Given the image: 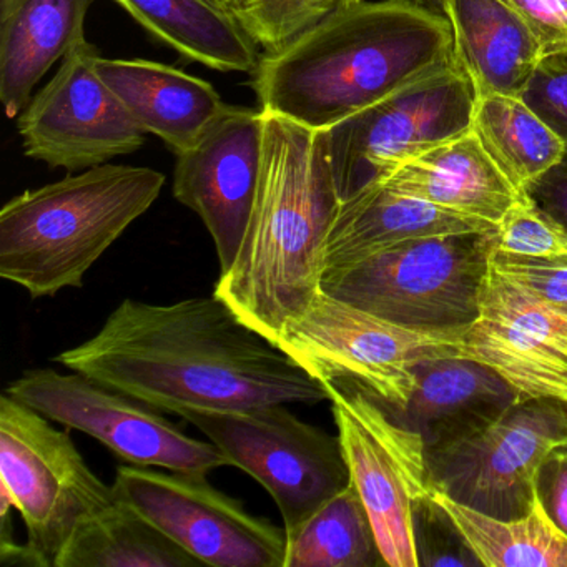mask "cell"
<instances>
[{"label":"cell","instance_id":"obj_18","mask_svg":"<svg viewBox=\"0 0 567 567\" xmlns=\"http://www.w3.org/2000/svg\"><path fill=\"white\" fill-rule=\"evenodd\" d=\"M95 71L145 134L175 155L194 147L227 104L214 85L144 59H95Z\"/></svg>","mask_w":567,"mask_h":567},{"label":"cell","instance_id":"obj_14","mask_svg":"<svg viewBox=\"0 0 567 567\" xmlns=\"http://www.w3.org/2000/svg\"><path fill=\"white\" fill-rule=\"evenodd\" d=\"M99 51L84 41L18 117L28 157L51 168L87 171L131 155L145 132L95 71Z\"/></svg>","mask_w":567,"mask_h":567},{"label":"cell","instance_id":"obj_6","mask_svg":"<svg viewBox=\"0 0 567 567\" xmlns=\"http://www.w3.org/2000/svg\"><path fill=\"white\" fill-rule=\"evenodd\" d=\"M0 486L24 520L28 543L0 550L2 564L58 567L78 530L117 501L68 431L8 393L0 398Z\"/></svg>","mask_w":567,"mask_h":567},{"label":"cell","instance_id":"obj_28","mask_svg":"<svg viewBox=\"0 0 567 567\" xmlns=\"http://www.w3.org/2000/svg\"><path fill=\"white\" fill-rule=\"evenodd\" d=\"M358 2L361 0H231L228 9L260 51L275 54Z\"/></svg>","mask_w":567,"mask_h":567},{"label":"cell","instance_id":"obj_4","mask_svg":"<svg viewBox=\"0 0 567 567\" xmlns=\"http://www.w3.org/2000/svg\"><path fill=\"white\" fill-rule=\"evenodd\" d=\"M165 175L104 164L9 200L0 210V277L32 300L84 287L87 271L147 214Z\"/></svg>","mask_w":567,"mask_h":567},{"label":"cell","instance_id":"obj_2","mask_svg":"<svg viewBox=\"0 0 567 567\" xmlns=\"http://www.w3.org/2000/svg\"><path fill=\"white\" fill-rule=\"evenodd\" d=\"M456 64L450 22L411 0H361L265 54L251 87L265 114L321 132Z\"/></svg>","mask_w":567,"mask_h":567},{"label":"cell","instance_id":"obj_19","mask_svg":"<svg viewBox=\"0 0 567 567\" xmlns=\"http://www.w3.org/2000/svg\"><path fill=\"white\" fill-rule=\"evenodd\" d=\"M497 225L446 210L373 182L341 202L327 241V268L348 267L416 238L480 234Z\"/></svg>","mask_w":567,"mask_h":567},{"label":"cell","instance_id":"obj_31","mask_svg":"<svg viewBox=\"0 0 567 567\" xmlns=\"http://www.w3.org/2000/svg\"><path fill=\"white\" fill-rule=\"evenodd\" d=\"M491 265L567 321V257L529 258L493 250Z\"/></svg>","mask_w":567,"mask_h":567},{"label":"cell","instance_id":"obj_22","mask_svg":"<svg viewBox=\"0 0 567 567\" xmlns=\"http://www.w3.org/2000/svg\"><path fill=\"white\" fill-rule=\"evenodd\" d=\"M457 64L476 95L519 97L543 59L536 35L511 0H454Z\"/></svg>","mask_w":567,"mask_h":567},{"label":"cell","instance_id":"obj_9","mask_svg":"<svg viewBox=\"0 0 567 567\" xmlns=\"http://www.w3.org/2000/svg\"><path fill=\"white\" fill-rule=\"evenodd\" d=\"M567 443V403L523 398L483 430L426 451L427 486L499 519L529 513L544 460Z\"/></svg>","mask_w":567,"mask_h":567},{"label":"cell","instance_id":"obj_10","mask_svg":"<svg viewBox=\"0 0 567 567\" xmlns=\"http://www.w3.org/2000/svg\"><path fill=\"white\" fill-rule=\"evenodd\" d=\"M476 91L460 64L324 131L341 202L473 128Z\"/></svg>","mask_w":567,"mask_h":567},{"label":"cell","instance_id":"obj_8","mask_svg":"<svg viewBox=\"0 0 567 567\" xmlns=\"http://www.w3.org/2000/svg\"><path fill=\"white\" fill-rule=\"evenodd\" d=\"M230 461L274 497L287 536L351 483L340 436L305 423L288 404L182 410Z\"/></svg>","mask_w":567,"mask_h":567},{"label":"cell","instance_id":"obj_16","mask_svg":"<svg viewBox=\"0 0 567 567\" xmlns=\"http://www.w3.org/2000/svg\"><path fill=\"white\" fill-rule=\"evenodd\" d=\"M456 354L493 368L524 398L567 403V321L493 265L480 317L461 331Z\"/></svg>","mask_w":567,"mask_h":567},{"label":"cell","instance_id":"obj_35","mask_svg":"<svg viewBox=\"0 0 567 567\" xmlns=\"http://www.w3.org/2000/svg\"><path fill=\"white\" fill-rule=\"evenodd\" d=\"M524 194L567 231V152L556 167L533 182Z\"/></svg>","mask_w":567,"mask_h":567},{"label":"cell","instance_id":"obj_12","mask_svg":"<svg viewBox=\"0 0 567 567\" xmlns=\"http://www.w3.org/2000/svg\"><path fill=\"white\" fill-rule=\"evenodd\" d=\"M115 494L182 549L215 567H285L287 533L202 473L117 467Z\"/></svg>","mask_w":567,"mask_h":567},{"label":"cell","instance_id":"obj_7","mask_svg":"<svg viewBox=\"0 0 567 567\" xmlns=\"http://www.w3.org/2000/svg\"><path fill=\"white\" fill-rule=\"evenodd\" d=\"M457 333L411 330L320 291L288 321L277 347L327 386L358 390L381 406L401 408L414 390V367L456 354Z\"/></svg>","mask_w":567,"mask_h":567},{"label":"cell","instance_id":"obj_21","mask_svg":"<svg viewBox=\"0 0 567 567\" xmlns=\"http://www.w3.org/2000/svg\"><path fill=\"white\" fill-rule=\"evenodd\" d=\"M400 194L497 225L519 198L473 128L381 178Z\"/></svg>","mask_w":567,"mask_h":567},{"label":"cell","instance_id":"obj_1","mask_svg":"<svg viewBox=\"0 0 567 567\" xmlns=\"http://www.w3.org/2000/svg\"><path fill=\"white\" fill-rule=\"evenodd\" d=\"M55 363L175 414L330 401L327 384L217 295L171 305L124 300Z\"/></svg>","mask_w":567,"mask_h":567},{"label":"cell","instance_id":"obj_15","mask_svg":"<svg viewBox=\"0 0 567 567\" xmlns=\"http://www.w3.org/2000/svg\"><path fill=\"white\" fill-rule=\"evenodd\" d=\"M265 114L227 105L200 141L177 154L174 197L198 215L230 271L250 224L260 184Z\"/></svg>","mask_w":567,"mask_h":567},{"label":"cell","instance_id":"obj_32","mask_svg":"<svg viewBox=\"0 0 567 567\" xmlns=\"http://www.w3.org/2000/svg\"><path fill=\"white\" fill-rule=\"evenodd\" d=\"M519 99L556 132L567 152V51L544 54Z\"/></svg>","mask_w":567,"mask_h":567},{"label":"cell","instance_id":"obj_20","mask_svg":"<svg viewBox=\"0 0 567 567\" xmlns=\"http://www.w3.org/2000/svg\"><path fill=\"white\" fill-rule=\"evenodd\" d=\"M95 0H0V102L9 118L28 107L35 85L85 41Z\"/></svg>","mask_w":567,"mask_h":567},{"label":"cell","instance_id":"obj_37","mask_svg":"<svg viewBox=\"0 0 567 567\" xmlns=\"http://www.w3.org/2000/svg\"><path fill=\"white\" fill-rule=\"evenodd\" d=\"M214 2H217V4L225 6V8H228V6L231 4V0H214Z\"/></svg>","mask_w":567,"mask_h":567},{"label":"cell","instance_id":"obj_33","mask_svg":"<svg viewBox=\"0 0 567 567\" xmlns=\"http://www.w3.org/2000/svg\"><path fill=\"white\" fill-rule=\"evenodd\" d=\"M526 19L544 54L567 51V0H511Z\"/></svg>","mask_w":567,"mask_h":567},{"label":"cell","instance_id":"obj_29","mask_svg":"<svg viewBox=\"0 0 567 567\" xmlns=\"http://www.w3.org/2000/svg\"><path fill=\"white\" fill-rule=\"evenodd\" d=\"M494 250L517 257H567V231L523 194L497 224Z\"/></svg>","mask_w":567,"mask_h":567},{"label":"cell","instance_id":"obj_26","mask_svg":"<svg viewBox=\"0 0 567 567\" xmlns=\"http://www.w3.org/2000/svg\"><path fill=\"white\" fill-rule=\"evenodd\" d=\"M200 564L135 507L117 497L112 506L78 530L58 567H192Z\"/></svg>","mask_w":567,"mask_h":567},{"label":"cell","instance_id":"obj_17","mask_svg":"<svg viewBox=\"0 0 567 567\" xmlns=\"http://www.w3.org/2000/svg\"><path fill=\"white\" fill-rule=\"evenodd\" d=\"M523 398L487 364L441 354L414 367V390L404 406L383 408L431 451L483 430Z\"/></svg>","mask_w":567,"mask_h":567},{"label":"cell","instance_id":"obj_30","mask_svg":"<svg viewBox=\"0 0 567 567\" xmlns=\"http://www.w3.org/2000/svg\"><path fill=\"white\" fill-rule=\"evenodd\" d=\"M413 536L420 566H481L431 491L413 503Z\"/></svg>","mask_w":567,"mask_h":567},{"label":"cell","instance_id":"obj_13","mask_svg":"<svg viewBox=\"0 0 567 567\" xmlns=\"http://www.w3.org/2000/svg\"><path fill=\"white\" fill-rule=\"evenodd\" d=\"M327 388L351 483L370 514L384 563L420 566L413 503L431 491L423 440L368 394Z\"/></svg>","mask_w":567,"mask_h":567},{"label":"cell","instance_id":"obj_3","mask_svg":"<svg viewBox=\"0 0 567 567\" xmlns=\"http://www.w3.org/2000/svg\"><path fill=\"white\" fill-rule=\"evenodd\" d=\"M340 205L324 131L265 114L257 200L237 260L214 295L277 344L321 291Z\"/></svg>","mask_w":567,"mask_h":567},{"label":"cell","instance_id":"obj_23","mask_svg":"<svg viewBox=\"0 0 567 567\" xmlns=\"http://www.w3.org/2000/svg\"><path fill=\"white\" fill-rule=\"evenodd\" d=\"M148 34L187 61L218 72L254 74L260 49L230 9L214 0H115Z\"/></svg>","mask_w":567,"mask_h":567},{"label":"cell","instance_id":"obj_11","mask_svg":"<svg viewBox=\"0 0 567 567\" xmlns=\"http://www.w3.org/2000/svg\"><path fill=\"white\" fill-rule=\"evenodd\" d=\"M6 393L69 430L95 437L134 466L202 474L230 466L212 441L187 436L148 404L78 371L25 370Z\"/></svg>","mask_w":567,"mask_h":567},{"label":"cell","instance_id":"obj_36","mask_svg":"<svg viewBox=\"0 0 567 567\" xmlns=\"http://www.w3.org/2000/svg\"><path fill=\"white\" fill-rule=\"evenodd\" d=\"M417 8L424 9V11L431 12V14L437 16V18L444 19L450 22L453 18V4L454 0H411Z\"/></svg>","mask_w":567,"mask_h":567},{"label":"cell","instance_id":"obj_27","mask_svg":"<svg viewBox=\"0 0 567 567\" xmlns=\"http://www.w3.org/2000/svg\"><path fill=\"white\" fill-rule=\"evenodd\" d=\"M384 559L367 506L353 483L287 536L285 567H377Z\"/></svg>","mask_w":567,"mask_h":567},{"label":"cell","instance_id":"obj_24","mask_svg":"<svg viewBox=\"0 0 567 567\" xmlns=\"http://www.w3.org/2000/svg\"><path fill=\"white\" fill-rule=\"evenodd\" d=\"M473 132L519 194L566 155L556 132L519 97L476 95Z\"/></svg>","mask_w":567,"mask_h":567},{"label":"cell","instance_id":"obj_5","mask_svg":"<svg viewBox=\"0 0 567 567\" xmlns=\"http://www.w3.org/2000/svg\"><path fill=\"white\" fill-rule=\"evenodd\" d=\"M494 231L404 241L324 271L321 291L411 330L457 333L480 317Z\"/></svg>","mask_w":567,"mask_h":567},{"label":"cell","instance_id":"obj_25","mask_svg":"<svg viewBox=\"0 0 567 567\" xmlns=\"http://www.w3.org/2000/svg\"><path fill=\"white\" fill-rule=\"evenodd\" d=\"M446 509L470 549L486 567H567V534L547 516L543 504L514 519H499L431 491Z\"/></svg>","mask_w":567,"mask_h":567},{"label":"cell","instance_id":"obj_34","mask_svg":"<svg viewBox=\"0 0 567 567\" xmlns=\"http://www.w3.org/2000/svg\"><path fill=\"white\" fill-rule=\"evenodd\" d=\"M536 496L547 516L567 534V443L544 460L536 477Z\"/></svg>","mask_w":567,"mask_h":567}]
</instances>
